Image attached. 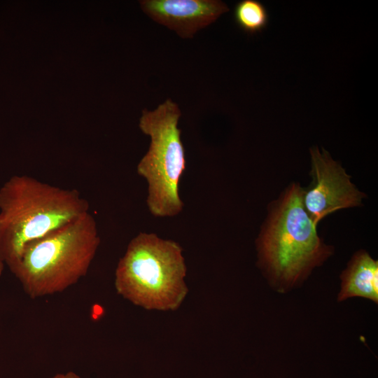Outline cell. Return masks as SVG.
Masks as SVG:
<instances>
[{"label": "cell", "instance_id": "9c48e42d", "mask_svg": "<svg viewBox=\"0 0 378 378\" xmlns=\"http://www.w3.org/2000/svg\"><path fill=\"white\" fill-rule=\"evenodd\" d=\"M234 18L240 29L249 34H255L266 27L269 15L266 7L260 1L242 0L234 7Z\"/></svg>", "mask_w": 378, "mask_h": 378}, {"label": "cell", "instance_id": "5b68a950", "mask_svg": "<svg viewBox=\"0 0 378 378\" xmlns=\"http://www.w3.org/2000/svg\"><path fill=\"white\" fill-rule=\"evenodd\" d=\"M181 112L167 99L153 111L144 109L139 128L150 136L147 153L137 165V173L148 183L147 206L155 217H172L183 209L180 179L186 169L185 150L178 122Z\"/></svg>", "mask_w": 378, "mask_h": 378}, {"label": "cell", "instance_id": "277c9868", "mask_svg": "<svg viewBox=\"0 0 378 378\" xmlns=\"http://www.w3.org/2000/svg\"><path fill=\"white\" fill-rule=\"evenodd\" d=\"M183 249L155 233L140 232L129 243L115 272L117 293L148 310L178 309L188 289Z\"/></svg>", "mask_w": 378, "mask_h": 378}, {"label": "cell", "instance_id": "6da1fadb", "mask_svg": "<svg viewBox=\"0 0 378 378\" xmlns=\"http://www.w3.org/2000/svg\"><path fill=\"white\" fill-rule=\"evenodd\" d=\"M303 194L299 183H290L268 204L256 239L258 266L280 290L301 284L334 252L318 234Z\"/></svg>", "mask_w": 378, "mask_h": 378}, {"label": "cell", "instance_id": "8fae6325", "mask_svg": "<svg viewBox=\"0 0 378 378\" xmlns=\"http://www.w3.org/2000/svg\"><path fill=\"white\" fill-rule=\"evenodd\" d=\"M4 264L0 260V276L1 275L4 270Z\"/></svg>", "mask_w": 378, "mask_h": 378}, {"label": "cell", "instance_id": "8992f818", "mask_svg": "<svg viewBox=\"0 0 378 378\" xmlns=\"http://www.w3.org/2000/svg\"><path fill=\"white\" fill-rule=\"evenodd\" d=\"M309 151L312 181L304 188L303 204L314 225L340 209L362 206L365 194L351 182L341 164L323 148L320 151L315 146Z\"/></svg>", "mask_w": 378, "mask_h": 378}, {"label": "cell", "instance_id": "7a4b0ae2", "mask_svg": "<svg viewBox=\"0 0 378 378\" xmlns=\"http://www.w3.org/2000/svg\"><path fill=\"white\" fill-rule=\"evenodd\" d=\"M76 189L27 175H14L0 188V260L10 269L24 246L89 212Z\"/></svg>", "mask_w": 378, "mask_h": 378}, {"label": "cell", "instance_id": "ba28073f", "mask_svg": "<svg viewBox=\"0 0 378 378\" xmlns=\"http://www.w3.org/2000/svg\"><path fill=\"white\" fill-rule=\"evenodd\" d=\"M338 301L362 297L378 302V262L364 250L356 251L342 272Z\"/></svg>", "mask_w": 378, "mask_h": 378}, {"label": "cell", "instance_id": "30bf717a", "mask_svg": "<svg viewBox=\"0 0 378 378\" xmlns=\"http://www.w3.org/2000/svg\"><path fill=\"white\" fill-rule=\"evenodd\" d=\"M51 378H80L77 374L73 372H68L65 374H57Z\"/></svg>", "mask_w": 378, "mask_h": 378}, {"label": "cell", "instance_id": "3957f363", "mask_svg": "<svg viewBox=\"0 0 378 378\" xmlns=\"http://www.w3.org/2000/svg\"><path fill=\"white\" fill-rule=\"evenodd\" d=\"M100 241L88 212L27 243L10 270L32 299L61 293L87 274Z\"/></svg>", "mask_w": 378, "mask_h": 378}, {"label": "cell", "instance_id": "52a82bcc", "mask_svg": "<svg viewBox=\"0 0 378 378\" xmlns=\"http://www.w3.org/2000/svg\"><path fill=\"white\" fill-rule=\"evenodd\" d=\"M140 4L151 19L183 38H192L229 10L218 0H144Z\"/></svg>", "mask_w": 378, "mask_h": 378}]
</instances>
